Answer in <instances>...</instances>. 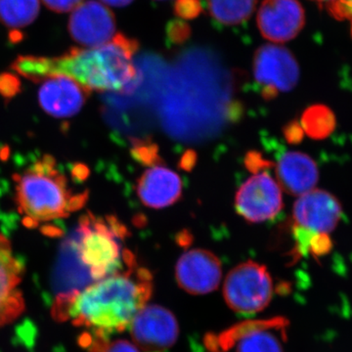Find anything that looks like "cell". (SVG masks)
<instances>
[{"mask_svg":"<svg viewBox=\"0 0 352 352\" xmlns=\"http://www.w3.org/2000/svg\"><path fill=\"white\" fill-rule=\"evenodd\" d=\"M135 39L118 32L110 43L98 47H73L59 57L19 56L11 68L38 83L52 76H66L92 91L131 92L138 82L133 55Z\"/></svg>","mask_w":352,"mask_h":352,"instance_id":"obj_1","label":"cell"},{"mask_svg":"<svg viewBox=\"0 0 352 352\" xmlns=\"http://www.w3.org/2000/svg\"><path fill=\"white\" fill-rule=\"evenodd\" d=\"M152 291L151 273L139 267L133 256L118 272L73 295L57 298L55 311L63 314L76 325L92 329L99 336L122 332L147 305Z\"/></svg>","mask_w":352,"mask_h":352,"instance_id":"obj_2","label":"cell"},{"mask_svg":"<svg viewBox=\"0 0 352 352\" xmlns=\"http://www.w3.org/2000/svg\"><path fill=\"white\" fill-rule=\"evenodd\" d=\"M13 179L18 210L30 227L66 219L87 203V191L72 188L51 156L39 157Z\"/></svg>","mask_w":352,"mask_h":352,"instance_id":"obj_3","label":"cell"},{"mask_svg":"<svg viewBox=\"0 0 352 352\" xmlns=\"http://www.w3.org/2000/svg\"><path fill=\"white\" fill-rule=\"evenodd\" d=\"M126 226L113 217L83 215L69 242V256L88 285L118 272L133 258L122 248Z\"/></svg>","mask_w":352,"mask_h":352,"instance_id":"obj_4","label":"cell"},{"mask_svg":"<svg viewBox=\"0 0 352 352\" xmlns=\"http://www.w3.org/2000/svg\"><path fill=\"white\" fill-rule=\"evenodd\" d=\"M273 293V280L267 268L252 261L234 267L223 286L227 305L241 314L263 311L272 300Z\"/></svg>","mask_w":352,"mask_h":352,"instance_id":"obj_5","label":"cell"},{"mask_svg":"<svg viewBox=\"0 0 352 352\" xmlns=\"http://www.w3.org/2000/svg\"><path fill=\"white\" fill-rule=\"evenodd\" d=\"M283 318L243 322L208 338V352H284Z\"/></svg>","mask_w":352,"mask_h":352,"instance_id":"obj_6","label":"cell"},{"mask_svg":"<svg viewBox=\"0 0 352 352\" xmlns=\"http://www.w3.org/2000/svg\"><path fill=\"white\" fill-rule=\"evenodd\" d=\"M252 72L266 100L281 92L291 91L300 80V67L293 53L273 44H266L256 51Z\"/></svg>","mask_w":352,"mask_h":352,"instance_id":"obj_7","label":"cell"},{"mask_svg":"<svg viewBox=\"0 0 352 352\" xmlns=\"http://www.w3.org/2000/svg\"><path fill=\"white\" fill-rule=\"evenodd\" d=\"M129 326L133 344L143 352H168L179 336L175 314L161 305H144Z\"/></svg>","mask_w":352,"mask_h":352,"instance_id":"obj_8","label":"cell"},{"mask_svg":"<svg viewBox=\"0 0 352 352\" xmlns=\"http://www.w3.org/2000/svg\"><path fill=\"white\" fill-rule=\"evenodd\" d=\"M238 214L252 223L274 219L283 208V196L279 183L266 171L250 177L236 193Z\"/></svg>","mask_w":352,"mask_h":352,"instance_id":"obj_9","label":"cell"},{"mask_svg":"<svg viewBox=\"0 0 352 352\" xmlns=\"http://www.w3.org/2000/svg\"><path fill=\"white\" fill-rule=\"evenodd\" d=\"M68 30L71 38L87 48L110 43L117 34L115 15L95 0L82 2L74 9L69 16Z\"/></svg>","mask_w":352,"mask_h":352,"instance_id":"obj_10","label":"cell"},{"mask_svg":"<svg viewBox=\"0 0 352 352\" xmlns=\"http://www.w3.org/2000/svg\"><path fill=\"white\" fill-rule=\"evenodd\" d=\"M221 276L219 258L206 250L186 252L176 263V281L180 288L191 295H207L215 291L221 282Z\"/></svg>","mask_w":352,"mask_h":352,"instance_id":"obj_11","label":"cell"},{"mask_svg":"<svg viewBox=\"0 0 352 352\" xmlns=\"http://www.w3.org/2000/svg\"><path fill=\"white\" fill-rule=\"evenodd\" d=\"M256 21L264 38L272 43H287L302 32L305 13L298 0H264Z\"/></svg>","mask_w":352,"mask_h":352,"instance_id":"obj_12","label":"cell"},{"mask_svg":"<svg viewBox=\"0 0 352 352\" xmlns=\"http://www.w3.org/2000/svg\"><path fill=\"white\" fill-rule=\"evenodd\" d=\"M295 226L315 233L329 234L342 217L340 201L324 190L314 189L300 195L293 210Z\"/></svg>","mask_w":352,"mask_h":352,"instance_id":"obj_13","label":"cell"},{"mask_svg":"<svg viewBox=\"0 0 352 352\" xmlns=\"http://www.w3.org/2000/svg\"><path fill=\"white\" fill-rule=\"evenodd\" d=\"M39 82V106L47 115L57 119L74 117L82 110L91 94L66 76H48Z\"/></svg>","mask_w":352,"mask_h":352,"instance_id":"obj_14","label":"cell"},{"mask_svg":"<svg viewBox=\"0 0 352 352\" xmlns=\"http://www.w3.org/2000/svg\"><path fill=\"white\" fill-rule=\"evenodd\" d=\"M23 273V264L14 254L10 243L0 235V327L24 311V298L19 289Z\"/></svg>","mask_w":352,"mask_h":352,"instance_id":"obj_15","label":"cell"},{"mask_svg":"<svg viewBox=\"0 0 352 352\" xmlns=\"http://www.w3.org/2000/svg\"><path fill=\"white\" fill-rule=\"evenodd\" d=\"M136 193L146 207L156 210L168 208L182 197V178L170 168L157 164L139 177Z\"/></svg>","mask_w":352,"mask_h":352,"instance_id":"obj_16","label":"cell"},{"mask_svg":"<svg viewBox=\"0 0 352 352\" xmlns=\"http://www.w3.org/2000/svg\"><path fill=\"white\" fill-rule=\"evenodd\" d=\"M279 185L293 196H300L314 190L319 179L317 164L302 152L285 153L276 166Z\"/></svg>","mask_w":352,"mask_h":352,"instance_id":"obj_17","label":"cell"},{"mask_svg":"<svg viewBox=\"0 0 352 352\" xmlns=\"http://www.w3.org/2000/svg\"><path fill=\"white\" fill-rule=\"evenodd\" d=\"M39 10V0H0V23L10 29H22L34 22Z\"/></svg>","mask_w":352,"mask_h":352,"instance_id":"obj_18","label":"cell"},{"mask_svg":"<svg viewBox=\"0 0 352 352\" xmlns=\"http://www.w3.org/2000/svg\"><path fill=\"white\" fill-rule=\"evenodd\" d=\"M258 0H208L214 19L226 25H240L250 19Z\"/></svg>","mask_w":352,"mask_h":352,"instance_id":"obj_19","label":"cell"},{"mask_svg":"<svg viewBox=\"0 0 352 352\" xmlns=\"http://www.w3.org/2000/svg\"><path fill=\"white\" fill-rule=\"evenodd\" d=\"M336 124L335 115L326 106L317 104L302 113V131L315 140L327 138L335 131Z\"/></svg>","mask_w":352,"mask_h":352,"instance_id":"obj_20","label":"cell"},{"mask_svg":"<svg viewBox=\"0 0 352 352\" xmlns=\"http://www.w3.org/2000/svg\"><path fill=\"white\" fill-rule=\"evenodd\" d=\"M132 154L140 163L157 166L161 162L157 155V145L149 141H136L132 148Z\"/></svg>","mask_w":352,"mask_h":352,"instance_id":"obj_21","label":"cell"},{"mask_svg":"<svg viewBox=\"0 0 352 352\" xmlns=\"http://www.w3.org/2000/svg\"><path fill=\"white\" fill-rule=\"evenodd\" d=\"M325 7L335 19L349 25L352 36V0H333Z\"/></svg>","mask_w":352,"mask_h":352,"instance_id":"obj_22","label":"cell"},{"mask_svg":"<svg viewBox=\"0 0 352 352\" xmlns=\"http://www.w3.org/2000/svg\"><path fill=\"white\" fill-rule=\"evenodd\" d=\"M166 34L171 43H184L191 36V28L183 21L175 20L170 22L166 28Z\"/></svg>","mask_w":352,"mask_h":352,"instance_id":"obj_23","label":"cell"},{"mask_svg":"<svg viewBox=\"0 0 352 352\" xmlns=\"http://www.w3.org/2000/svg\"><path fill=\"white\" fill-rule=\"evenodd\" d=\"M201 12L200 0H177L175 4V13L185 20L195 19Z\"/></svg>","mask_w":352,"mask_h":352,"instance_id":"obj_24","label":"cell"},{"mask_svg":"<svg viewBox=\"0 0 352 352\" xmlns=\"http://www.w3.org/2000/svg\"><path fill=\"white\" fill-rule=\"evenodd\" d=\"M19 78L10 73L0 74V94L6 98H11L20 91Z\"/></svg>","mask_w":352,"mask_h":352,"instance_id":"obj_25","label":"cell"},{"mask_svg":"<svg viewBox=\"0 0 352 352\" xmlns=\"http://www.w3.org/2000/svg\"><path fill=\"white\" fill-rule=\"evenodd\" d=\"M44 6L56 13H67L73 11L82 3L83 0H43Z\"/></svg>","mask_w":352,"mask_h":352,"instance_id":"obj_26","label":"cell"},{"mask_svg":"<svg viewBox=\"0 0 352 352\" xmlns=\"http://www.w3.org/2000/svg\"><path fill=\"white\" fill-rule=\"evenodd\" d=\"M98 352H140L138 347L126 340H113L109 344L99 346Z\"/></svg>","mask_w":352,"mask_h":352,"instance_id":"obj_27","label":"cell"},{"mask_svg":"<svg viewBox=\"0 0 352 352\" xmlns=\"http://www.w3.org/2000/svg\"><path fill=\"white\" fill-rule=\"evenodd\" d=\"M245 164L250 170L256 173H259L263 168H267L268 166H270L271 163L263 160V157H259L258 153L251 152L245 157Z\"/></svg>","mask_w":352,"mask_h":352,"instance_id":"obj_28","label":"cell"},{"mask_svg":"<svg viewBox=\"0 0 352 352\" xmlns=\"http://www.w3.org/2000/svg\"><path fill=\"white\" fill-rule=\"evenodd\" d=\"M285 136L289 143L300 142L303 138L302 127L298 124V122H292L285 129Z\"/></svg>","mask_w":352,"mask_h":352,"instance_id":"obj_29","label":"cell"},{"mask_svg":"<svg viewBox=\"0 0 352 352\" xmlns=\"http://www.w3.org/2000/svg\"><path fill=\"white\" fill-rule=\"evenodd\" d=\"M106 6L112 7H124L131 4L133 0H101Z\"/></svg>","mask_w":352,"mask_h":352,"instance_id":"obj_30","label":"cell"},{"mask_svg":"<svg viewBox=\"0 0 352 352\" xmlns=\"http://www.w3.org/2000/svg\"><path fill=\"white\" fill-rule=\"evenodd\" d=\"M314 1L318 2L319 4H322L324 7L327 6V4L330 3V2H332L333 0H314Z\"/></svg>","mask_w":352,"mask_h":352,"instance_id":"obj_31","label":"cell"}]
</instances>
